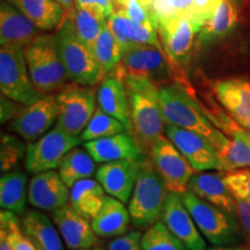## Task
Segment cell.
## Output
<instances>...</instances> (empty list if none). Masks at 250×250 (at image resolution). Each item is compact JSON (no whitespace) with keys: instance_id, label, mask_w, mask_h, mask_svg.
Segmentation results:
<instances>
[{"instance_id":"cell-46","label":"cell","mask_w":250,"mask_h":250,"mask_svg":"<svg viewBox=\"0 0 250 250\" xmlns=\"http://www.w3.org/2000/svg\"><path fill=\"white\" fill-rule=\"evenodd\" d=\"M206 250H250L249 248H246V247H230V246H225V247H212V248H208Z\"/></svg>"},{"instance_id":"cell-43","label":"cell","mask_w":250,"mask_h":250,"mask_svg":"<svg viewBox=\"0 0 250 250\" xmlns=\"http://www.w3.org/2000/svg\"><path fill=\"white\" fill-rule=\"evenodd\" d=\"M236 215L243 235L250 247V202L236 198Z\"/></svg>"},{"instance_id":"cell-47","label":"cell","mask_w":250,"mask_h":250,"mask_svg":"<svg viewBox=\"0 0 250 250\" xmlns=\"http://www.w3.org/2000/svg\"><path fill=\"white\" fill-rule=\"evenodd\" d=\"M0 250H12L7 237L4 234H0Z\"/></svg>"},{"instance_id":"cell-8","label":"cell","mask_w":250,"mask_h":250,"mask_svg":"<svg viewBox=\"0 0 250 250\" xmlns=\"http://www.w3.org/2000/svg\"><path fill=\"white\" fill-rule=\"evenodd\" d=\"M0 89L6 98L21 104H30L43 95L34 85L23 49H0Z\"/></svg>"},{"instance_id":"cell-1","label":"cell","mask_w":250,"mask_h":250,"mask_svg":"<svg viewBox=\"0 0 250 250\" xmlns=\"http://www.w3.org/2000/svg\"><path fill=\"white\" fill-rule=\"evenodd\" d=\"M129 100L131 133L146 154L164 136L166 121L159 100V87L148 79L124 76Z\"/></svg>"},{"instance_id":"cell-3","label":"cell","mask_w":250,"mask_h":250,"mask_svg":"<svg viewBox=\"0 0 250 250\" xmlns=\"http://www.w3.org/2000/svg\"><path fill=\"white\" fill-rule=\"evenodd\" d=\"M168 193L165 181L147 155L143 161L127 205L134 228L147 229L160 220Z\"/></svg>"},{"instance_id":"cell-10","label":"cell","mask_w":250,"mask_h":250,"mask_svg":"<svg viewBox=\"0 0 250 250\" xmlns=\"http://www.w3.org/2000/svg\"><path fill=\"white\" fill-rule=\"evenodd\" d=\"M156 29L162 49L169 61L177 66H184L191 56L196 34L199 28L191 19L182 15L156 17Z\"/></svg>"},{"instance_id":"cell-2","label":"cell","mask_w":250,"mask_h":250,"mask_svg":"<svg viewBox=\"0 0 250 250\" xmlns=\"http://www.w3.org/2000/svg\"><path fill=\"white\" fill-rule=\"evenodd\" d=\"M159 100L166 124L203 134L218 153L226 147L229 138L212 124L201 104L182 85L174 83L159 87Z\"/></svg>"},{"instance_id":"cell-30","label":"cell","mask_w":250,"mask_h":250,"mask_svg":"<svg viewBox=\"0 0 250 250\" xmlns=\"http://www.w3.org/2000/svg\"><path fill=\"white\" fill-rule=\"evenodd\" d=\"M105 196L101 183L89 177L79 181L71 188L70 204L81 215L92 220L102 208Z\"/></svg>"},{"instance_id":"cell-40","label":"cell","mask_w":250,"mask_h":250,"mask_svg":"<svg viewBox=\"0 0 250 250\" xmlns=\"http://www.w3.org/2000/svg\"><path fill=\"white\" fill-rule=\"evenodd\" d=\"M224 180L236 198L250 202V168L228 171Z\"/></svg>"},{"instance_id":"cell-37","label":"cell","mask_w":250,"mask_h":250,"mask_svg":"<svg viewBox=\"0 0 250 250\" xmlns=\"http://www.w3.org/2000/svg\"><path fill=\"white\" fill-rule=\"evenodd\" d=\"M143 250H186L180 239H177L161 220L148 227L142 235Z\"/></svg>"},{"instance_id":"cell-51","label":"cell","mask_w":250,"mask_h":250,"mask_svg":"<svg viewBox=\"0 0 250 250\" xmlns=\"http://www.w3.org/2000/svg\"><path fill=\"white\" fill-rule=\"evenodd\" d=\"M230 2H233L234 5H236V6H239V5H241V2H242V0H229Z\"/></svg>"},{"instance_id":"cell-42","label":"cell","mask_w":250,"mask_h":250,"mask_svg":"<svg viewBox=\"0 0 250 250\" xmlns=\"http://www.w3.org/2000/svg\"><path fill=\"white\" fill-rule=\"evenodd\" d=\"M219 1L220 0H192L195 22L201 29L213 17Z\"/></svg>"},{"instance_id":"cell-48","label":"cell","mask_w":250,"mask_h":250,"mask_svg":"<svg viewBox=\"0 0 250 250\" xmlns=\"http://www.w3.org/2000/svg\"><path fill=\"white\" fill-rule=\"evenodd\" d=\"M62 5L66 9V14L70 13L72 9L76 6V0H61Z\"/></svg>"},{"instance_id":"cell-7","label":"cell","mask_w":250,"mask_h":250,"mask_svg":"<svg viewBox=\"0 0 250 250\" xmlns=\"http://www.w3.org/2000/svg\"><path fill=\"white\" fill-rule=\"evenodd\" d=\"M58 117L56 127L73 137H80L96 110V90L93 87L65 86L56 95Z\"/></svg>"},{"instance_id":"cell-19","label":"cell","mask_w":250,"mask_h":250,"mask_svg":"<svg viewBox=\"0 0 250 250\" xmlns=\"http://www.w3.org/2000/svg\"><path fill=\"white\" fill-rule=\"evenodd\" d=\"M144 160L105 162L96 170V179L109 196L126 203L130 201L131 193L133 191Z\"/></svg>"},{"instance_id":"cell-49","label":"cell","mask_w":250,"mask_h":250,"mask_svg":"<svg viewBox=\"0 0 250 250\" xmlns=\"http://www.w3.org/2000/svg\"><path fill=\"white\" fill-rule=\"evenodd\" d=\"M237 123H239L241 126L245 127L248 131H250V115L247 117H243V118H239V120H235Z\"/></svg>"},{"instance_id":"cell-41","label":"cell","mask_w":250,"mask_h":250,"mask_svg":"<svg viewBox=\"0 0 250 250\" xmlns=\"http://www.w3.org/2000/svg\"><path fill=\"white\" fill-rule=\"evenodd\" d=\"M107 250H143L140 229H132L123 235L114 237L108 243Z\"/></svg>"},{"instance_id":"cell-24","label":"cell","mask_w":250,"mask_h":250,"mask_svg":"<svg viewBox=\"0 0 250 250\" xmlns=\"http://www.w3.org/2000/svg\"><path fill=\"white\" fill-rule=\"evenodd\" d=\"M187 190L228 213L236 214V198L221 175L214 173L195 174L190 179Z\"/></svg>"},{"instance_id":"cell-13","label":"cell","mask_w":250,"mask_h":250,"mask_svg":"<svg viewBox=\"0 0 250 250\" xmlns=\"http://www.w3.org/2000/svg\"><path fill=\"white\" fill-rule=\"evenodd\" d=\"M58 117L56 96L43 94L37 101L24 105L9 124V129L27 142H35L50 131Z\"/></svg>"},{"instance_id":"cell-44","label":"cell","mask_w":250,"mask_h":250,"mask_svg":"<svg viewBox=\"0 0 250 250\" xmlns=\"http://www.w3.org/2000/svg\"><path fill=\"white\" fill-rule=\"evenodd\" d=\"M76 5L99 12L105 19L114 14V0H76Z\"/></svg>"},{"instance_id":"cell-15","label":"cell","mask_w":250,"mask_h":250,"mask_svg":"<svg viewBox=\"0 0 250 250\" xmlns=\"http://www.w3.org/2000/svg\"><path fill=\"white\" fill-rule=\"evenodd\" d=\"M160 220L188 250H206V242L180 195L168 193Z\"/></svg>"},{"instance_id":"cell-26","label":"cell","mask_w":250,"mask_h":250,"mask_svg":"<svg viewBox=\"0 0 250 250\" xmlns=\"http://www.w3.org/2000/svg\"><path fill=\"white\" fill-rule=\"evenodd\" d=\"M26 15L39 30L58 29L65 17L64 6L57 0H7Z\"/></svg>"},{"instance_id":"cell-5","label":"cell","mask_w":250,"mask_h":250,"mask_svg":"<svg viewBox=\"0 0 250 250\" xmlns=\"http://www.w3.org/2000/svg\"><path fill=\"white\" fill-rule=\"evenodd\" d=\"M180 197L203 236L212 245L233 246L241 239L242 230L236 214L221 210L189 190L180 193Z\"/></svg>"},{"instance_id":"cell-35","label":"cell","mask_w":250,"mask_h":250,"mask_svg":"<svg viewBox=\"0 0 250 250\" xmlns=\"http://www.w3.org/2000/svg\"><path fill=\"white\" fill-rule=\"evenodd\" d=\"M127 132L126 127L117 118L110 116L102 109L98 108L94 111L88 124L80 134L81 142H92V140L105 138L114 134Z\"/></svg>"},{"instance_id":"cell-25","label":"cell","mask_w":250,"mask_h":250,"mask_svg":"<svg viewBox=\"0 0 250 250\" xmlns=\"http://www.w3.org/2000/svg\"><path fill=\"white\" fill-rule=\"evenodd\" d=\"M92 227L100 239H114L127 233L131 217L124 203L112 196H105L102 208L92 220Z\"/></svg>"},{"instance_id":"cell-38","label":"cell","mask_w":250,"mask_h":250,"mask_svg":"<svg viewBox=\"0 0 250 250\" xmlns=\"http://www.w3.org/2000/svg\"><path fill=\"white\" fill-rule=\"evenodd\" d=\"M27 146L11 133L1 134L0 143V169L1 173L12 170L26 156Z\"/></svg>"},{"instance_id":"cell-28","label":"cell","mask_w":250,"mask_h":250,"mask_svg":"<svg viewBox=\"0 0 250 250\" xmlns=\"http://www.w3.org/2000/svg\"><path fill=\"white\" fill-rule=\"evenodd\" d=\"M23 232L41 250H65L62 237L54 220L39 210H28L21 218Z\"/></svg>"},{"instance_id":"cell-31","label":"cell","mask_w":250,"mask_h":250,"mask_svg":"<svg viewBox=\"0 0 250 250\" xmlns=\"http://www.w3.org/2000/svg\"><path fill=\"white\" fill-rule=\"evenodd\" d=\"M28 201L27 175L21 170H9L0 177V205L4 210L22 215Z\"/></svg>"},{"instance_id":"cell-14","label":"cell","mask_w":250,"mask_h":250,"mask_svg":"<svg viewBox=\"0 0 250 250\" xmlns=\"http://www.w3.org/2000/svg\"><path fill=\"white\" fill-rule=\"evenodd\" d=\"M165 134L196 171L220 170V159L217 148L203 134L174 125H166Z\"/></svg>"},{"instance_id":"cell-22","label":"cell","mask_w":250,"mask_h":250,"mask_svg":"<svg viewBox=\"0 0 250 250\" xmlns=\"http://www.w3.org/2000/svg\"><path fill=\"white\" fill-rule=\"evenodd\" d=\"M39 36L35 24L18 8L2 0L0 5V44L24 49Z\"/></svg>"},{"instance_id":"cell-23","label":"cell","mask_w":250,"mask_h":250,"mask_svg":"<svg viewBox=\"0 0 250 250\" xmlns=\"http://www.w3.org/2000/svg\"><path fill=\"white\" fill-rule=\"evenodd\" d=\"M107 23L123 51L133 44H151L162 48L154 24L136 22L122 9L115 11L114 14L107 19Z\"/></svg>"},{"instance_id":"cell-36","label":"cell","mask_w":250,"mask_h":250,"mask_svg":"<svg viewBox=\"0 0 250 250\" xmlns=\"http://www.w3.org/2000/svg\"><path fill=\"white\" fill-rule=\"evenodd\" d=\"M0 234H4L7 237L12 250H41L23 232L21 220L14 212L4 208L0 212Z\"/></svg>"},{"instance_id":"cell-39","label":"cell","mask_w":250,"mask_h":250,"mask_svg":"<svg viewBox=\"0 0 250 250\" xmlns=\"http://www.w3.org/2000/svg\"><path fill=\"white\" fill-rule=\"evenodd\" d=\"M131 20L139 23H151L156 27V15L151 0H114Z\"/></svg>"},{"instance_id":"cell-11","label":"cell","mask_w":250,"mask_h":250,"mask_svg":"<svg viewBox=\"0 0 250 250\" xmlns=\"http://www.w3.org/2000/svg\"><path fill=\"white\" fill-rule=\"evenodd\" d=\"M169 58L164 49L151 44H133L124 50L121 66L125 76L165 83L171 79Z\"/></svg>"},{"instance_id":"cell-27","label":"cell","mask_w":250,"mask_h":250,"mask_svg":"<svg viewBox=\"0 0 250 250\" xmlns=\"http://www.w3.org/2000/svg\"><path fill=\"white\" fill-rule=\"evenodd\" d=\"M236 5L229 0H220L215 12L210 20L206 22L197 34V44L202 48L220 42L232 34L237 24Z\"/></svg>"},{"instance_id":"cell-9","label":"cell","mask_w":250,"mask_h":250,"mask_svg":"<svg viewBox=\"0 0 250 250\" xmlns=\"http://www.w3.org/2000/svg\"><path fill=\"white\" fill-rule=\"evenodd\" d=\"M80 143V137L70 136L55 126L41 138L28 144L26 169L33 175L57 169L64 156Z\"/></svg>"},{"instance_id":"cell-12","label":"cell","mask_w":250,"mask_h":250,"mask_svg":"<svg viewBox=\"0 0 250 250\" xmlns=\"http://www.w3.org/2000/svg\"><path fill=\"white\" fill-rule=\"evenodd\" d=\"M148 156L170 192L180 195L186 191L196 170L167 137L156 140Z\"/></svg>"},{"instance_id":"cell-52","label":"cell","mask_w":250,"mask_h":250,"mask_svg":"<svg viewBox=\"0 0 250 250\" xmlns=\"http://www.w3.org/2000/svg\"><path fill=\"white\" fill-rule=\"evenodd\" d=\"M57 1H59V2H61V0H57ZM61 4H62V2H61Z\"/></svg>"},{"instance_id":"cell-17","label":"cell","mask_w":250,"mask_h":250,"mask_svg":"<svg viewBox=\"0 0 250 250\" xmlns=\"http://www.w3.org/2000/svg\"><path fill=\"white\" fill-rule=\"evenodd\" d=\"M52 220L68 249H86L101 246L89 219L81 215L71 204L52 212Z\"/></svg>"},{"instance_id":"cell-32","label":"cell","mask_w":250,"mask_h":250,"mask_svg":"<svg viewBox=\"0 0 250 250\" xmlns=\"http://www.w3.org/2000/svg\"><path fill=\"white\" fill-rule=\"evenodd\" d=\"M95 160L86 148H80L77 146L64 156L58 168V173L62 182L71 189L77 182L83 179H89L95 174Z\"/></svg>"},{"instance_id":"cell-29","label":"cell","mask_w":250,"mask_h":250,"mask_svg":"<svg viewBox=\"0 0 250 250\" xmlns=\"http://www.w3.org/2000/svg\"><path fill=\"white\" fill-rule=\"evenodd\" d=\"M214 93L234 120L250 115V81L246 79L220 80L214 83Z\"/></svg>"},{"instance_id":"cell-50","label":"cell","mask_w":250,"mask_h":250,"mask_svg":"<svg viewBox=\"0 0 250 250\" xmlns=\"http://www.w3.org/2000/svg\"><path fill=\"white\" fill-rule=\"evenodd\" d=\"M73 250H104L101 246L99 247H93V248H86V249H73Z\"/></svg>"},{"instance_id":"cell-33","label":"cell","mask_w":250,"mask_h":250,"mask_svg":"<svg viewBox=\"0 0 250 250\" xmlns=\"http://www.w3.org/2000/svg\"><path fill=\"white\" fill-rule=\"evenodd\" d=\"M92 49L96 62H98L104 76L112 73L120 66L123 50H122L120 43L112 34L110 28H109L108 23L103 26L101 33L99 34L98 39L94 42Z\"/></svg>"},{"instance_id":"cell-4","label":"cell","mask_w":250,"mask_h":250,"mask_svg":"<svg viewBox=\"0 0 250 250\" xmlns=\"http://www.w3.org/2000/svg\"><path fill=\"white\" fill-rule=\"evenodd\" d=\"M54 37L68 79L77 85L88 87L101 83L104 74L96 62L93 49L80 39L67 15Z\"/></svg>"},{"instance_id":"cell-18","label":"cell","mask_w":250,"mask_h":250,"mask_svg":"<svg viewBox=\"0 0 250 250\" xmlns=\"http://www.w3.org/2000/svg\"><path fill=\"white\" fill-rule=\"evenodd\" d=\"M70 201V188L55 169L35 174L28 184V202L37 210L55 212Z\"/></svg>"},{"instance_id":"cell-21","label":"cell","mask_w":250,"mask_h":250,"mask_svg":"<svg viewBox=\"0 0 250 250\" xmlns=\"http://www.w3.org/2000/svg\"><path fill=\"white\" fill-rule=\"evenodd\" d=\"M85 148L98 164L118 160L142 161L147 156L130 132H122L87 142Z\"/></svg>"},{"instance_id":"cell-6","label":"cell","mask_w":250,"mask_h":250,"mask_svg":"<svg viewBox=\"0 0 250 250\" xmlns=\"http://www.w3.org/2000/svg\"><path fill=\"white\" fill-rule=\"evenodd\" d=\"M23 51L31 80L40 93L48 94L64 88L70 79L54 35H39Z\"/></svg>"},{"instance_id":"cell-45","label":"cell","mask_w":250,"mask_h":250,"mask_svg":"<svg viewBox=\"0 0 250 250\" xmlns=\"http://www.w3.org/2000/svg\"><path fill=\"white\" fill-rule=\"evenodd\" d=\"M0 102H1V114H0V118H1L2 124L7 123L8 121H13L24 107V104H21V103H18L13 101V100L6 98L2 94Z\"/></svg>"},{"instance_id":"cell-20","label":"cell","mask_w":250,"mask_h":250,"mask_svg":"<svg viewBox=\"0 0 250 250\" xmlns=\"http://www.w3.org/2000/svg\"><path fill=\"white\" fill-rule=\"evenodd\" d=\"M124 72L120 64L112 73L104 76L96 92L99 108L110 116L117 118L131 133L129 100L124 83Z\"/></svg>"},{"instance_id":"cell-16","label":"cell","mask_w":250,"mask_h":250,"mask_svg":"<svg viewBox=\"0 0 250 250\" xmlns=\"http://www.w3.org/2000/svg\"><path fill=\"white\" fill-rule=\"evenodd\" d=\"M206 115L212 122H217V125L224 132L230 136L226 147L219 152L220 170L228 173L250 168V131L241 126L233 117L221 114L220 118H215Z\"/></svg>"},{"instance_id":"cell-34","label":"cell","mask_w":250,"mask_h":250,"mask_svg":"<svg viewBox=\"0 0 250 250\" xmlns=\"http://www.w3.org/2000/svg\"><path fill=\"white\" fill-rule=\"evenodd\" d=\"M67 17L71 19L74 29L80 36V39L89 48H93L94 42L101 33L103 26L107 23V19L93 9L81 7L76 5Z\"/></svg>"}]
</instances>
